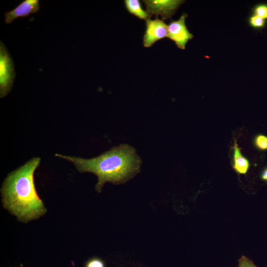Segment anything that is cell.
<instances>
[{
    "instance_id": "obj_3",
    "label": "cell",
    "mask_w": 267,
    "mask_h": 267,
    "mask_svg": "<svg viewBox=\"0 0 267 267\" xmlns=\"http://www.w3.org/2000/svg\"><path fill=\"white\" fill-rule=\"evenodd\" d=\"M15 77L14 63L2 42H0V97L11 90Z\"/></svg>"
},
{
    "instance_id": "obj_7",
    "label": "cell",
    "mask_w": 267,
    "mask_h": 267,
    "mask_svg": "<svg viewBox=\"0 0 267 267\" xmlns=\"http://www.w3.org/2000/svg\"><path fill=\"white\" fill-rule=\"evenodd\" d=\"M40 8L39 0H23L15 8L5 13V22L11 23L18 17H26L38 12Z\"/></svg>"
},
{
    "instance_id": "obj_12",
    "label": "cell",
    "mask_w": 267,
    "mask_h": 267,
    "mask_svg": "<svg viewBox=\"0 0 267 267\" xmlns=\"http://www.w3.org/2000/svg\"><path fill=\"white\" fill-rule=\"evenodd\" d=\"M253 12L254 14L263 19H267V4H261L255 6Z\"/></svg>"
},
{
    "instance_id": "obj_8",
    "label": "cell",
    "mask_w": 267,
    "mask_h": 267,
    "mask_svg": "<svg viewBox=\"0 0 267 267\" xmlns=\"http://www.w3.org/2000/svg\"><path fill=\"white\" fill-rule=\"evenodd\" d=\"M232 167L238 175H245L250 166L249 160L241 153V149L238 147L236 140H234L232 147Z\"/></svg>"
},
{
    "instance_id": "obj_6",
    "label": "cell",
    "mask_w": 267,
    "mask_h": 267,
    "mask_svg": "<svg viewBox=\"0 0 267 267\" xmlns=\"http://www.w3.org/2000/svg\"><path fill=\"white\" fill-rule=\"evenodd\" d=\"M145 21L146 30L143 37L144 47H151L157 41L167 38L168 25L163 20L157 17L154 20L149 18Z\"/></svg>"
},
{
    "instance_id": "obj_9",
    "label": "cell",
    "mask_w": 267,
    "mask_h": 267,
    "mask_svg": "<svg viewBox=\"0 0 267 267\" xmlns=\"http://www.w3.org/2000/svg\"><path fill=\"white\" fill-rule=\"evenodd\" d=\"M126 8L129 12L140 19L146 20L149 15L142 8L139 0H125L124 1Z\"/></svg>"
},
{
    "instance_id": "obj_13",
    "label": "cell",
    "mask_w": 267,
    "mask_h": 267,
    "mask_svg": "<svg viewBox=\"0 0 267 267\" xmlns=\"http://www.w3.org/2000/svg\"><path fill=\"white\" fill-rule=\"evenodd\" d=\"M85 267H106L104 261L98 257L90 258L85 263Z\"/></svg>"
},
{
    "instance_id": "obj_11",
    "label": "cell",
    "mask_w": 267,
    "mask_h": 267,
    "mask_svg": "<svg viewBox=\"0 0 267 267\" xmlns=\"http://www.w3.org/2000/svg\"><path fill=\"white\" fill-rule=\"evenodd\" d=\"M248 23L250 26L256 29L263 28L266 24L264 19L254 14L250 16L248 18Z\"/></svg>"
},
{
    "instance_id": "obj_4",
    "label": "cell",
    "mask_w": 267,
    "mask_h": 267,
    "mask_svg": "<svg viewBox=\"0 0 267 267\" xmlns=\"http://www.w3.org/2000/svg\"><path fill=\"white\" fill-rule=\"evenodd\" d=\"M149 18L160 15L163 20L171 18L179 6L185 1L181 0H144Z\"/></svg>"
},
{
    "instance_id": "obj_5",
    "label": "cell",
    "mask_w": 267,
    "mask_h": 267,
    "mask_svg": "<svg viewBox=\"0 0 267 267\" xmlns=\"http://www.w3.org/2000/svg\"><path fill=\"white\" fill-rule=\"evenodd\" d=\"M187 17L186 13H183L178 20L172 21L168 25L167 38L174 41L177 46L182 50L185 49L187 42L194 37L186 26Z\"/></svg>"
},
{
    "instance_id": "obj_15",
    "label": "cell",
    "mask_w": 267,
    "mask_h": 267,
    "mask_svg": "<svg viewBox=\"0 0 267 267\" xmlns=\"http://www.w3.org/2000/svg\"><path fill=\"white\" fill-rule=\"evenodd\" d=\"M260 178L263 181L267 182V167L262 171L260 174Z\"/></svg>"
},
{
    "instance_id": "obj_14",
    "label": "cell",
    "mask_w": 267,
    "mask_h": 267,
    "mask_svg": "<svg viewBox=\"0 0 267 267\" xmlns=\"http://www.w3.org/2000/svg\"><path fill=\"white\" fill-rule=\"evenodd\" d=\"M238 267H258L251 260L245 256H242L238 260Z\"/></svg>"
},
{
    "instance_id": "obj_10",
    "label": "cell",
    "mask_w": 267,
    "mask_h": 267,
    "mask_svg": "<svg viewBox=\"0 0 267 267\" xmlns=\"http://www.w3.org/2000/svg\"><path fill=\"white\" fill-rule=\"evenodd\" d=\"M254 146L260 151L267 150V136L263 134H258L253 138Z\"/></svg>"
},
{
    "instance_id": "obj_2",
    "label": "cell",
    "mask_w": 267,
    "mask_h": 267,
    "mask_svg": "<svg viewBox=\"0 0 267 267\" xmlns=\"http://www.w3.org/2000/svg\"><path fill=\"white\" fill-rule=\"evenodd\" d=\"M55 156L72 162L81 173H91L97 177L95 189L101 191L107 182L115 184L124 183L140 170L141 159L135 149L127 144L116 146L100 155L84 159L60 154Z\"/></svg>"
},
{
    "instance_id": "obj_1",
    "label": "cell",
    "mask_w": 267,
    "mask_h": 267,
    "mask_svg": "<svg viewBox=\"0 0 267 267\" xmlns=\"http://www.w3.org/2000/svg\"><path fill=\"white\" fill-rule=\"evenodd\" d=\"M40 162V158H33L9 173L2 184L3 206L19 222L27 223L46 213L34 181V173Z\"/></svg>"
}]
</instances>
